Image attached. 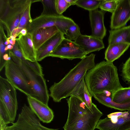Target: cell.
Masks as SVG:
<instances>
[{"mask_svg": "<svg viewBox=\"0 0 130 130\" xmlns=\"http://www.w3.org/2000/svg\"><path fill=\"white\" fill-rule=\"evenodd\" d=\"M95 54L93 53L82 59L59 82H55L49 89V96L56 102L71 96L87 72L95 65Z\"/></svg>", "mask_w": 130, "mask_h": 130, "instance_id": "obj_3", "label": "cell"}, {"mask_svg": "<svg viewBox=\"0 0 130 130\" xmlns=\"http://www.w3.org/2000/svg\"><path fill=\"white\" fill-rule=\"evenodd\" d=\"M81 34L79 27L75 23L69 27L65 37L67 39L74 41Z\"/></svg>", "mask_w": 130, "mask_h": 130, "instance_id": "obj_27", "label": "cell"}, {"mask_svg": "<svg viewBox=\"0 0 130 130\" xmlns=\"http://www.w3.org/2000/svg\"><path fill=\"white\" fill-rule=\"evenodd\" d=\"M69 107L64 130H94L103 113L92 103L90 109L86 104L76 98L70 96L66 99Z\"/></svg>", "mask_w": 130, "mask_h": 130, "instance_id": "obj_2", "label": "cell"}, {"mask_svg": "<svg viewBox=\"0 0 130 130\" xmlns=\"http://www.w3.org/2000/svg\"><path fill=\"white\" fill-rule=\"evenodd\" d=\"M4 42L3 38L0 37V62L2 61L3 55L6 52L5 50L6 46L4 44Z\"/></svg>", "mask_w": 130, "mask_h": 130, "instance_id": "obj_32", "label": "cell"}, {"mask_svg": "<svg viewBox=\"0 0 130 130\" xmlns=\"http://www.w3.org/2000/svg\"><path fill=\"white\" fill-rule=\"evenodd\" d=\"M64 35L59 31L36 50L37 61H40L49 56L65 38Z\"/></svg>", "mask_w": 130, "mask_h": 130, "instance_id": "obj_16", "label": "cell"}, {"mask_svg": "<svg viewBox=\"0 0 130 130\" xmlns=\"http://www.w3.org/2000/svg\"><path fill=\"white\" fill-rule=\"evenodd\" d=\"M130 45L125 43H116L108 44L105 53V59L113 62L119 58L126 51Z\"/></svg>", "mask_w": 130, "mask_h": 130, "instance_id": "obj_20", "label": "cell"}, {"mask_svg": "<svg viewBox=\"0 0 130 130\" xmlns=\"http://www.w3.org/2000/svg\"><path fill=\"white\" fill-rule=\"evenodd\" d=\"M9 53L11 60L18 64L29 80L37 100L48 105L49 94L43 75L39 74L16 56L11 50Z\"/></svg>", "mask_w": 130, "mask_h": 130, "instance_id": "obj_5", "label": "cell"}, {"mask_svg": "<svg viewBox=\"0 0 130 130\" xmlns=\"http://www.w3.org/2000/svg\"><path fill=\"white\" fill-rule=\"evenodd\" d=\"M27 99L30 108L40 121L49 123L53 120L54 112L48 105L31 96H27Z\"/></svg>", "mask_w": 130, "mask_h": 130, "instance_id": "obj_14", "label": "cell"}, {"mask_svg": "<svg viewBox=\"0 0 130 130\" xmlns=\"http://www.w3.org/2000/svg\"><path fill=\"white\" fill-rule=\"evenodd\" d=\"M88 91L93 96L105 92L110 94L123 87L116 67L113 62L103 61L89 70L84 77Z\"/></svg>", "mask_w": 130, "mask_h": 130, "instance_id": "obj_1", "label": "cell"}, {"mask_svg": "<svg viewBox=\"0 0 130 130\" xmlns=\"http://www.w3.org/2000/svg\"><path fill=\"white\" fill-rule=\"evenodd\" d=\"M121 75L125 82L130 84V57L123 64Z\"/></svg>", "mask_w": 130, "mask_h": 130, "instance_id": "obj_29", "label": "cell"}, {"mask_svg": "<svg viewBox=\"0 0 130 130\" xmlns=\"http://www.w3.org/2000/svg\"><path fill=\"white\" fill-rule=\"evenodd\" d=\"M71 5L66 0H55V6L58 14L61 15Z\"/></svg>", "mask_w": 130, "mask_h": 130, "instance_id": "obj_30", "label": "cell"}, {"mask_svg": "<svg viewBox=\"0 0 130 130\" xmlns=\"http://www.w3.org/2000/svg\"><path fill=\"white\" fill-rule=\"evenodd\" d=\"M100 130H128L130 129V110L110 113L100 119L95 127Z\"/></svg>", "mask_w": 130, "mask_h": 130, "instance_id": "obj_10", "label": "cell"}, {"mask_svg": "<svg viewBox=\"0 0 130 130\" xmlns=\"http://www.w3.org/2000/svg\"><path fill=\"white\" fill-rule=\"evenodd\" d=\"M59 31L56 26H53L41 28L33 32L31 34L32 40L36 50Z\"/></svg>", "mask_w": 130, "mask_h": 130, "instance_id": "obj_18", "label": "cell"}, {"mask_svg": "<svg viewBox=\"0 0 130 130\" xmlns=\"http://www.w3.org/2000/svg\"><path fill=\"white\" fill-rule=\"evenodd\" d=\"M17 36L16 35H11L8 37L7 41L9 44H10L14 46L16 42V37Z\"/></svg>", "mask_w": 130, "mask_h": 130, "instance_id": "obj_33", "label": "cell"}, {"mask_svg": "<svg viewBox=\"0 0 130 130\" xmlns=\"http://www.w3.org/2000/svg\"><path fill=\"white\" fill-rule=\"evenodd\" d=\"M112 101L118 104L130 103V87H123L110 94Z\"/></svg>", "mask_w": 130, "mask_h": 130, "instance_id": "obj_23", "label": "cell"}, {"mask_svg": "<svg viewBox=\"0 0 130 130\" xmlns=\"http://www.w3.org/2000/svg\"><path fill=\"white\" fill-rule=\"evenodd\" d=\"M66 1L70 5H74L77 0H66Z\"/></svg>", "mask_w": 130, "mask_h": 130, "instance_id": "obj_36", "label": "cell"}, {"mask_svg": "<svg viewBox=\"0 0 130 130\" xmlns=\"http://www.w3.org/2000/svg\"><path fill=\"white\" fill-rule=\"evenodd\" d=\"M11 50L14 55L20 59L23 62L25 63L27 61V60H26L24 57L18 44L16 41L13 48Z\"/></svg>", "mask_w": 130, "mask_h": 130, "instance_id": "obj_31", "label": "cell"}, {"mask_svg": "<svg viewBox=\"0 0 130 130\" xmlns=\"http://www.w3.org/2000/svg\"><path fill=\"white\" fill-rule=\"evenodd\" d=\"M74 23L71 19L62 15L53 16L41 15L32 19L25 28L27 33L32 34L40 28L55 26L59 31L64 35L67 34L69 27Z\"/></svg>", "mask_w": 130, "mask_h": 130, "instance_id": "obj_7", "label": "cell"}, {"mask_svg": "<svg viewBox=\"0 0 130 130\" xmlns=\"http://www.w3.org/2000/svg\"><path fill=\"white\" fill-rule=\"evenodd\" d=\"M92 30L91 35L102 40L106 35V29L104 23L105 12L98 9L89 11Z\"/></svg>", "mask_w": 130, "mask_h": 130, "instance_id": "obj_13", "label": "cell"}, {"mask_svg": "<svg viewBox=\"0 0 130 130\" xmlns=\"http://www.w3.org/2000/svg\"><path fill=\"white\" fill-rule=\"evenodd\" d=\"M16 89L6 78L0 76V125L13 123L18 109Z\"/></svg>", "mask_w": 130, "mask_h": 130, "instance_id": "obj_4", "label": "cell"}, {"mask_svg": "<svg viewBox=\"0 0 130 130\" xmlns=\"http://www.w3.org/2000/svg\"><path fill=\"white\" fill-rule=\"evenodd\" d=\"M108 44L125 43L130 45V25L109 31Z\"/></svg>", "mask_w": 130, "mask_h": 130, "instance_id": "obj_19", "label": "cell"}, {"mask_svg": "<svg viewBox=\"0 0 130 130\" xmlns=\"http://www.w3.org/2000/svg\"><path fill=\"white\" fill-rule=\"evenodd\" d=\"M130 130V129H129V130Z\"/></svg>", "mask_w": 130, "mask_h": 130, "instance_id": "obj_37", "label": "cell"}, {"mask_svg": "<svg viewBox=\"0 0 130 130\" xmlns=\"http://www.w3.org/2000/svg\"><path fill=\"white\" fill-rule=\"evenodd\" d=\"M27 34V29L25 28L22 29L20 32L19 34H20L22 36H25Z\"/></svg>", "mask_w": 130, "mask_h": 130, "instance_id": "obj_34", "label": "cell"}, {"mask_svg": "<svg viewBox=\"0 0 130 130\" xmlns=\"http://www.w3.org/2000/svg\"><path fill=\"white\" fill-rule=\"evenodd\" d=\"M106 92L94 95L95 99L101 104L111 108L121 111L130 110V103L125 104H118L114 102L110 95L107 94Z\"/></svg>", "mask_w": 130, "mask_h": 130, "instance_id": "obj_22", "label": "cell"}, {"mask_svg": "<svg viewBox=\"0 0 130 130\" xmlns=\"http://www.w3.org/2000/svg\"><path fill=\"white\" fill-rule=\"evenodd\" d=\"M5 67L6 78L16 89L27 96L37 99L29 80L18 64L11 59L7 62Z\"/></svg>", "mask_w": 130, "mask_h": 130, "instance_id": "obj_6", "label": "cell"}, {"mask_svg": "<svg viewBox=\"0 0 130 130\" xmlns=\"http://www.w3.org/2000/svg\"><path fill=\"white\" fill-rule=\"evenodd\" d=\"M130 20V0H117L116 7L111 17V29L125 26Z\"/></svg>", "mask_w": 130, "mask_h": 130, "instance_id": "obj_12", "label": "cell"}, {"mask_svg": "<svg viewBox=\"0 0 130 130\" xmlns=\"http://www.w3.org/2000/svg\"><path fill=\"white\" fill-rule=\"evenodd\" d=\"M40 2L42 4L43 11L41 15L53 16L60 15L57 13L55 6V0H42Z\"/></svg>", "mask_w": 130, "mask_h": 130, "instance_id": "obj_26", "label": "cell"}, {"mask_svg": "<svg viewBox=\"0 0 130 130\" xmlns=\"http://www.w3.org/2000/svg\"><path fill=\"white\" fill-rule=\"evenodd\" d=\"M70 96H73L78 98L84 103L90 109H92V95L88 91L84 78L80 81L72 92Z\"/></svg>", "mask_w": 130, "mask_h": 130, "instance_id": "obj_21", "label": "cell"}, {"mask_svg": "<svg viewBox=\"0 0 130 130\" xmlns=\"http://www.w3.org/2000/svg\"><path fill=\"white\" fill-rule=\"evenodd\" d=\"M117 0H102L99 8L102 11L112 13L117 5Z\"/></svg>", "mask_w": 130, "mask_h": 130, "instance_id": "obj_28", "label": "cell"}, {"mask_svg": "<svg viewBox=\"0 0 130 130\" xmlns=\"http://www.w3.org/2000/svg\"><path fill=\"white\" fill-rule=\"evenodd\" d=\"M31 5H29L25 9L22 15L18 27L13 30L11 36L16 35L18 36L22 29L25 28L32 21V19L30 13Z\"/></svg>", "mask_w": 130, "mask_h": 130, "instance_id": "obj_24", "label": "cell"}, {"mask_svg": "<svg viewBox=\"0 0 130 130\" xmlns=\"http://www.w3.org/2000/svg\"><path fill=\"white\" fill-rule=\"evenodd\" d=\"M13 46L11 44H9L6 46L5 50L7 51L9 50H11L13 48Z\"/></svg>", "mask_w": 130, "mask_h": 130, "instance_id": "obj_35", "label": "cell"}, {"mask_svg": "<svg viewBox=\"0 0 130 130\" xmlns=\"http://www.w3.org/2000/svg\"><path fill=\"white\" fill-rule=\"evenodd\" d=\"M4 130H58L43 125L40 120L25 104L23 107L17 121Z\"/></svg>", "mask_w": 130, "mask_h": 130, "instance_id": "obj_9", "label": "cell"}, {"mask_svg": "<svg viewBox=\"0 0 130 130\" xmlns=\"http://www.w3.org/2000/svg\"><path fill=\"white\" fill-rule=\"evenodd\" d=\"M18 36L16 41L24 58L32 62L37 61L36 50L34 46L32 34L27 33L25 36L19 34Z\"/></svg>", "mask_w": 130, "mask_h": 130, "instance_id": "obj_15", "label": "cell"}, {"mask_svg": "<svg viewBox=\"0 0 130 130\" xmlns=\"http://www.w3.org/2000/svg\"><path fill=\"white\" fill-rule=\"evenodd\" d=\"M102 0H77L74 5L89 11L99 8Z\"/></svg>", "mask_w": 130, "mask_h": 130, "instance_id": "obj_25", "label": "cell"}, {"mask_svg": "<svg viewBox=\"0 0 130 130\" xmlns=\"http://www.w3.org/2000/svg\"><path fill=\"white\" fill-rule=\"evenodd\" d=\"M87 55L74 41L65 37L49 56L72 60L76 58L82 59Z\"/></svg>", "mask_w": 130, "mask_h": 130, "instance_id": "obj_11", "label": "cell"}, {"mask_svg": "<svg viewBox=\"0 0 130 130\" xmlns=\"http://www.w3.org/2000/svg\"><path fill=\"white\" fill-rule=\"evenodd\" d=\"M74 41L87 54L93 52L99 51L105 47L102 40L91 35L81 34Z\"/></svg>", "mask_w": 130, "mask_h": 130, "instance_id": "obj_17", "label": "cell"}, {"mask_svg": "<svg viewBox=\"0 0 130 130\" xmlns=\"http://www.w3.org/2000/svg\"><path fill=\"white\" fill-rule=\"evenodd\" d=\"M10 5L6 13L0 18V23L7 33V37L17 27L24 11L32 3L31 0H10Z\"/></svg>", "mask_w": 130, "mask_h": 130, "instance_id": "obj_8", "label": "cell"}]
</instances>
